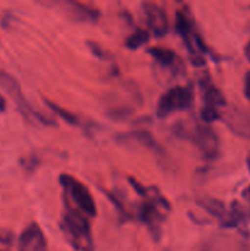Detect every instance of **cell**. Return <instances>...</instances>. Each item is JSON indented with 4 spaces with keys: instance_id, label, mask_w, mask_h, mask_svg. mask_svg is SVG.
Returning a JSON list of instances; mask_svg holds the SVG:
<instances>
[{
    "instance_id": "1",
    "label": "cell",
    "mask_w": 250,
    "mask_h": 251,
    "mask_svg": "<svg viewBox=\"0 0 250 251\" xmlns=\"http://www.w3.org/2000/svg\"><path fill=\"white\" fill-rule=\"evenodd\" d=\"M173 132L178 139L195 145L201 157L206 161H213L220 156V140L217 134L207 125L178 122L173 125Z\"/></svg>"
},
{
    "instance_id": "2",
    "label": "cell",
    "mask_w": 250,
    "mask_h": 251,
    "mask_svg": "<svg viewBox=\"0 0 250 251\" xmlns=\"http://www.w3.org/2000/svg\"><path fill=\"white\" fill-rule=\"evenodd\" d=\"M60 228L65 234L66 240L78 251H93L91 238L90 222L85 213L73 208L69 202H65V211L61 218Z\"/></svg>"
},
{
    "instance_id": "3",
    "label": "cell",
    "mask_w": 250,
    "mask_h": 251,
    "mask_svg": "<svg viewBox=\"0 0 250 251\" xmlns=\"http://www.w3.org/2000/svg\"><path fill=\"white\" fill-rule=\"evenodd\" d=\"M0 87L10 96L14 103L16 104L17 109L25 117V119H27L28 122H36L41 123L43 125H50V126H54L56 124L53 119L46 117L42 113L36 112L33 108L29 105V103L27 102L26 98H25L24 93H22L21 86H20L19 81L14 77L12 75H10L6 71L1 70L0 69Z\"/></svg>"
},
{
    "instance_id": "4",
    "label": "cell",
    "mask_w": 250,
    "mask_h": 251,
    "mask_svg": "<svg viewBox=\"0 0 250 251\" xmlns=\"http://www.w3.org/2000/svg\"><path fill=\"white\" fill-rule=\"evenodd\" d=\"M193 102L194 93L190 87L175 86L162 93L157 102L156 115L159 119H163L174 112L189 109L193 105Z\"/></svg>"
},
{
    "instance_id": "5",
    "label": "cell",
    "mask_w": 250,
    "mask_h": 251,
    "mask_svg": "<svg viewBox=\"0 0 250 251\" xmlns=\"http://www.w3.org/2000/svg\"><path fill=\"white\" fill-rule=\"evenodd\" d=\"M59 183L61 184L64 190L68 193V195L73 199V201L81 212L90 216V217H95L97 215L96 202L87 186L83 185L81 181H78L70 174H60Z\"/></svg>"
},
{
    "instance_id": "6",
    "label": "cell",
    "mask_w": 250,
    "mask_h": 251,
    "mask_svg": "<svg viewBox=\"0 0 250 251\" xmlns=\"http://www.w3.org/2000/svg\"><path fill=\"white\" fill-rule=\"evenodd\" d=\"M221 119L225 126L238 137L250 141V114L238 107L225 108L221 113Z\"/></svg>"
},
{
    "instance_id": "7",
    "label": "cell",
    "mask_w": 250,
    "mask_h": 251,
    "mask_svg": "<svg viewBox=\"0 0 250 251\" xmlns=\"http://www.w3.org/2000/svg\"><path fill=\"white\" fill-rule=\"evenodd\" d=\"M141 9L145 22H146L147 27L151 29L152 34L157 38L166 36L169 28V21L166 11L159 5L150 1L144 2L141 5Z\"/></svg>"
},
{
    "instance_id": "8",
    "label": "cell",
    "mask_w": 250,
    "mask_h": 251,
    "mask_svg": "<svg viewBox=\"0 0 250 251\" xmlns=\"http://www.w3.org/2000/svg\"><path fill=\"white\" fill-rule=\"evenodd\" d=\"M63 7L65 10L66 15L70 19L75 20L77 22H87V24H96L100 16V10L90 5L82 4V2L68 0L63 2Z\"/></svg>"
},
{
    "instance_id": "9",
    "label": "cell",
    "mask_w": 250,
    "mask_h": 251,
    "mask_svg": "<svg viewBox=\"0 0 250 251\" xmlns=\"http://www.w3.org/2000/svg\"><path fill=\"white\" fill-rule=\"evenodd\" d=\"M199 82H200V87L203 93V103H205L203 105L217 108V109H220L221 107H225V105H227L225 96H223V93L213 85L212 81H211L210 75H208L207 73H205L201 76Z\"/></svg>"
},
{
    "instance_id": "10",
    "label": "cell",
    "mask_w": 250,
    "mask_h": 251,
    "mask_svg": "<svg viewBox=\"0 0 250 251\" xmlns=\"http://www.w3.org/2000/svg\"><path fill=\"white\" fill-rule=\"evenodd\" d=\"M139 218L141 222H144L151 229V233L154 239L158 240L161 238V228H159V225L163 221V217L159 213V211L157 210V206L150 202V201L149 202L142 203L139 210Z\"/></svg>"
},
{
    "instance_id": "11",
    "label": "cell",
    "mask_w": 250,
    "mask_h": 251,
    "mask_svg": "<svg viewBox=\"0 0 250 251\" xmlns=\"http://www.w3.org/2000/svg\"><path fill=\"white\" fill-rule=\"evenodd\" d=\"M175 31L179 36L183 38L188 50L191 53V56L198 55L196 54L195 46H194V36L195 32L193 31V25L183 11H176L175 14Z\"/></svg>"
},
{
    "instance_id": "12",
    "label": "cell",
    "mask_w": 250,
    "mask_h": 251,
    "mask_svg": "<svg viewBox=\"0 0 250 251\" xmlns=\"http://www.w3.org/2000/svg\"><path fill=\"white\" fill-rule=\"evenodd\" d=\"M117 139L119 141H135L137 144L142 145L144 147H146V149L151 150V151L162 152V149L158 142H157V140L147 130H132V131L119 134Z\"/></svg>"
},
{
    "instance_id": "13",
    "label": "cell",
    "mask_w": 250,
    "mask_h": 251,
    "mask_svg": "<svg viewBox=\"0 0 250 251\" xmlns=\"http://www.w3.org/2000/svg\"><path fill=\"white\" fill-rule=\"evenodd\" d=\"M42 234V230L37 223L27 226L20 234L17 240V251H31L37 239Z\"/></svg>"
},
{
    "instance_id": "14",
    "label": "cell",
    "mask_w": 250,
    "mask_h": 251,
    "mask_svg": "<svg viewBox=\"0 0 250 251\" xmlns=\"http://www.w3.org/2000/svg\"><path fill=\"white\" fill-rule=\"evenodd\" d=\"M147 53L162 66H172L173 64H175L176 54L168 48L151 47V48L147 49Z\"/></svg>"
},
{
    "instance_id": "15",
    "label": "cell",
    "mask_w": 250,
    "mask_h": 251,
    "mask_svg": "<svg viewBox=\"0 0 250 251\" xmlns=\"http://www.w3.org/2000/svg\"><path fill=\"white\" fill-rule=\"evenodd\" d=\"M44 103H46L47 107H48L49 109L54 113V114L58 115L60 119H63L64 122H66L68 124H70V125H77L78 124L77 115L74 114L73 112L68 110L66 108L60 107V105L56 104L55 102H53V100H47V98H44Z\"/></svg>"
},
{
    "instance_id": "16",
    "label": "cell",
    "mask_w": 250,
    "mask_h": 251,
    "mask_svg": "<svg viewBox=\"0 0 250 251\" xmlns=\"http://www.w3.org/2000/svg\"><path fill=\"white\" fill-rule=\"evenodd\" d=\"M150 41V32L147 29L139 28L134 32V33L130 34L129 37L125 41V47L130 50H136L140 47H142L144 44H146Z\"/></svg>"
},
{
    "instance_id": "17",
    "label": "cell",
    "mask_w": 250,
    "mask_h": 251,
    "mask_svg": "<svg viewBox=\"0 0 250 251\" xmlns=\"http://www.w3.org/2000/svg\"><path fill=\"white\" fill-rule=\"evenodd\" d=\"M200 115L201 119H202L203 123H206V124H211V123H215L221 119L220 109L213 107H207V105H203L202 109H201L200 112Z\"/></svg>"
},
{
    "instance_id": "18",
    "label": "cell",
    "mask_w": 250,
    "mask_h": 251,
    "mask_svg": "<svg viewBox=\"0 0 250 251\" xmlns=\"http://www.w3.org/2000/svg\"><path fill=\"white\" fill-rule=\"evenodd\" d=\"M134 109L130 107H115L108 112V117L114 120H125L132 114Z\"/></svg>"
},
{
    "instance_id": "19",
    "label": "cell",
    "mask_w": 250,
    "mask_h": 251,
    "mask_svg": "<svg viewBox=\"0 0 250 251\" xmlns=\"http://www.w3.org/2000/svg\"><path fill=\"white\" fill-rule=\"evenodd\" d=\"M14 233L9 229H2L0 228V244L6 245V247H11L14 244Z\"/></svg>"
},
{
    "instance_id": "20",
    "label": "cell",
    "mask_w": 250,
    "mask_h": 251,
    "mask_svg": "<svg viewBox=\"0 0 250 251\" xmlns=\"http://www.w3.org/2000/svg\"><path fill=\"white\" fill-rule=\"evenodd\" d=\"M87 46H88V48H90V50L92 51L93 54H95L96 56H97V58H100V59H107L108 58V53L107 51L104 50V49L103 48H100V46H98L97 43H95V42H87Z\"/></svg>"
},
{
    "instance_id": "21",
    "label": "cell",
    "mask_w": 250,
    "mask_h": 251,
    "mask_svg": "<svg viewBox=\"0 0 250 251\" xmlns=\"http://www.w3.org/2000/svg\"><path fill=\"white\" fill-rule=\"evenodd\" d=\"M31 251H48V248H47V240L46 238H44L43 233L39 235V238L37 239L36 244L33 245Z\"/></svg>"
},
{
    "instance_id": "22",
    "label": "cell",
    "mask_w": 250,
    "mask_h": 251,
    "mask_svg": "<svg viewBox=\"0 0 250 251\" xmlns=\"http://www.w3.org/2000/svg\"><path fill=\"white\" fill-rule=\"evenodd\" d=\"M244 95L250 100V71L245 74L244 78Z\"/></svg>"
},
{
    "instance_id": "23",
    "label": "cell",
    "mask_w": 250,
    "mask_h": 251,
    "mask_svg": "<svg viewBox=\"0 0 250 251\" xmlns=\"http://www.w3.org/2000/svg\"><path fill=\"white\" fill-rule=\"evenodd\" d=\"M244 55H245V58H247V60L250 63V42H248L247 46H245Z\"/></svg>"
},
{
    "instance_id": "24",
    "label": "cell",
    "mask_w": 250,
    "mask_h": 251,
    "mask_svg": "<svg viewBox=\"0 0 250 251\" xmlns=\"http://www.w3.org/2000/svg\"><path fill=\"white\" fill-rule=\"evenodd\" d=\"M5 109H6V100H5V98L0 95V113L4 112Z\"/></svg>"
},
{
    "instance_id": "25",
    "label": "cell",
    "mask_w": 250,
    "mask_h": 251,
    "mask_svg": "<svg viewBox=\"0 0 250 251\" xmlns=\"http://www.w3.org/2000/svg\"><path fill=\"white\" fill-rule=\"evenodd\" d=\"M243 196H244L245 200H248L250 202V185L248 186L244 191H243Z\"/></svg>"
},
{
    "instance_id": "26",
    "label": "cell",
    "mask_w": 250,
    "mask_h": 251,
    "mask_svg": "<svg viewBox=\"0 0 250 251\" xmlns=\"http://www.w3.org/2000/svg\"><path fill=\"white\" fill-rule=\"evenodd\" d=\"M247 164H248V169H249V173H250V157H248Z\"/></svg>"
},
{
    "instance_id": "27",
    "label": "cell",
    "mask_w": 250,
    "mask_h": 251,
    "mask_svg": "<svg viewBox=\"0 0 250 251\" xmlns=\"http://www.w3.org/2000/svg\"><path fill=\"white\" fill-rule=\"evenodd\" d=\"M0 251H9V250H2V249H0Z\"/></svg>"
}]
</instances>
